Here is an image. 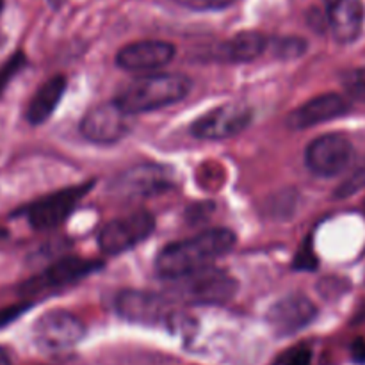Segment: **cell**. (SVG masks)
<instances>
[{
	"label": "cell",
	"instance_id": "2e32d148",
	"mask_svg": "<svg viewBox=\"0 0 365 365\" xmlns=\"http://www.w3.org/2000/svg\"><path fill=\"white\" fill-rule=\"evenodd\" d=\"M324 18L335 41L348 45L359 39L365 21L362 0H323Z\"/></svg>",
	"mask_w": 365,
	"mask_h": 365
},
{
	"label": "cell",
	"instance_id": "30bf717a",
	"mask_svg": "<svg viewBox=\"0 0 365 365\" xmlns=\"http://www.w3.org/2000/svg\"><path fill=\"white\" fill-rule=\"evenodd\" d=\"M93 187V182L88 184H78L73 187L61 189V191L53 192V195L45 196V198L38 200L32 205L27 207L25 216H27L29 225L36 230H50V228L59 227L61 223L70 217L75 207L78 205L86 192Z\"/></svg>",
	"mask_w": 365,
	"mask_h": 365
},
{
	"label": "cell",
	"instance_id": "ffe728a7",
	"mask_svg": "<svg viewBox=\"0 0 365 365\" xmlns=\"http://www.w3.org/2000/svg\"><path fill=\"white\" fill-rule=\"evenodd\" d=\"M27 64V57H25L24 52H14L6 63L0 66V95L4 93V89L9 86V82L20 73L21 70L25 68Z\"/></svg>",
	"mask_w": 365,
	"mask_h": 365
},
{
	"label": "cell",
	"instance_id": "9a60e30c",
	"mask_svg": "<svg viewBox=\"0 0 365 365\" xmlns=\"http://www.w3.org/2000/svg\"><path fill=\"white\" fill-rule=\"evenodd\" d=\"M175 46L160 39H145L123 46L116 56V64L127 71H157L170 64Z\"/></svg>",
	"mask_w": 365,
	"mask_h": 365
},
{
	"label": "cell",
	"instance_id": "7a4b0ae2",
	"mask_svg": "<svg viewBox=\"0 0 365 365\" xmlns=\"http://www.w3.org/2000/svg\"><path fill=\"white\" fill-rule=\"evenodd\" d=\"M192 89V81L182 73H150L125 86L116 103L127 114H143L182 102Z\"/></svg>",
	"mask_w": 365,
	"mask_h": 365
},
{
	"label": "cell",
	"instance_id": "277c9868",
	"mask_svg": "<svg viewBox=\"0 0 365 365\" xmlns=\"http://www.w3.org/2000/svg\"><path fill=\"white\" fill-rule=\"evenodd\" d=\"M84 323L68 310H50L43 314L32 328L34 344L46 355L70 351L84 339Z\"/></svg>",
	"mask_w": 365,
	"mask_h": 365
},
{
	"label": "cell",
	"instance_id": "83f0119b",
	"mask_svg": "<svg viewBox=\"0 0 365 365\" xmlns=\"http://www.w3.org/2000/svg\"><path fill=\"white\" fill-rule=\"evenodd\" d=\"M0 365H9V360H7V355L4 353V349H0Z\"/></svg>",
	"mask_w": 365,
	"mask_h": 365
},
{
	"label": "cell",
	"instance_id": "484cf974",
	"mask_svg": "<svg viewBox=\"0 0 365 365\" xmlns=\"http://www.w3.org/2000/svg\"><path fill=\"white\" fill-rule=\"evenodd\" d=\"M27 307L29 305H16V307H9V309L0 310V327H6V324H9L11 321L16 319L18 316H21Z\"/></svg>",
	"mask_w": 365,
	"mask_h": 365
},
{
	"label": "cell",
	"instance_id": "5b68a950",
	"mask_svg": "<svg viewBox=\"0 0 365 365\" xmlns=\"http://www.w3.org/2000/svg\"><path fill=\"white\" fill-rule=\"evenodd\" d=\"M253 109L245 102H228L207 110L192 121L191 134L205 141H223L235 138L250 127Z\"/></svg>",
	"mask_w": 365,
	"mask_h": 365
},
{
	"label": "cell",
	"instance_id": "e0dca14e",
	"mask_svg": "<svg viewBox=\"0 0 365 365\" xmlns=\"http://www.w3.org/2000/svg\"><path fill=\"white\" fill-rule=\"evenodd\" d=\"M269 45L266 36L257 31H245L237 32L230 39L221 43L216 50V57L223 63H252L259 59L264 53L266 46Z\"/></svg>",
	"mask_w": 365,
	"mask_h": 365
},
{
	"label": "cell",
	"instance_id": "4fadbf2b",
	"mask_svg": "<svg viewBox=\"0 0 365 365\" xmlns=\"http://www.w3.org/2000/svg\"><path fill=\"white\" fill-rule=\"evenodd\" d=\"M351 102L344 95L339 93H327V95L314 96L307 100L299 107H296L287 116V127L292 130H305L316 125L331 121L349 113Z\"/></svg>",
	"mask_w": 365,
	"mask_h": 365
},
{
	"label": "cell",
	"instance_id": "52a82bcc",
	"mask_svg": "<svg viewBox=\"0 0 365 365\" xmlns=\"http://www.w3.org/2000/svg\"><path fill=\"white\" fill-rule=\"evenodd\" d=\"M155 230V220L146 210L121 216L109 221L98 234V246L106 255H121L135 248Z\"/></svg>",
	"mask_w": 365,
	"mask_h": 365
},
{
	"label": "cell",
	"instance_id": "f1b7e54d",
	"mask_svg": "<svg viewBox=\"0 0 365 365\" xmlns=\"http://www.w3.org/2000/svg\"><path fill=\"white\" fill-rule=\"evenodd\" d=\"M48 2L52 4V7H59L61 4H64V2H66V0H48Z\"/></svg>",
	"mask_w": 365,
	"mask_h": 365
},
{
	"label": "cell",
	"instance_id": "6da1fadb",
	"mask_svg": "<svg viewBox=\"0 0 365 365\" xmlns=\"http://www.w3.org/2000/svg\"><path fill=\"white\" fill-rule=\"evenodd\" d=\"M235 234L228 228H212L185 241L164 246L155 259V271L164 280L185 277L209 267L235 246Z\"/></svg>",
	"mask_w": 365,
	"mask_h": 365
},
{
	"label": "cell",
	"instance_id": "d4e9b609",
	"mask_svg": "<svg viewBox=\"0 0 365 365\" xmlns=\"http://www.w3.org/2000/svg\"><path fill=\"white\" fill-rule=\"evenodd\" d=\"M184 6L191 7V9L198 11H209V9H223V7L230 6L234 0H180Z\"/></svg>",
	"mask_w": 365,
	"mask_h": 365
},
{
	"label": "cell",
	"instance_id": "8fae6325",
	"mask_svg": "<svg viewBox=\"0 0 365 365\" xmlns=\"http://www.w3.org/2000/svg\"><path fill=\"white\" fill-rule=\"evenodd\" d=\"M171 299L168 296L155 294L148 291H121L116 296V312L123 319L132 321L146 327H160L171 324L173 312H171Z\"/></svg>",
	"mask_w": 365,
	"mask_h": 365
},
{
	"label": "cell",
	"instance_id": "d6986e66",
	"mask_svg": "<svg viewBox=\"0 0 365 365\" xmlns=\"http://www.w3.org/2000/svg\"><path fill=\"white\" fill-rule=\"evenodd\" d=\"M365 187V153L353 164L348 177L335 189V198H349Z\"/></svg>",
	"mask_w": 365,
	"mask_h": 365
},
{
	"label": "cell",
	"instance_id": "603a6c76",
	"mask_svg": "<svg viewBox=\"0 0 365 365\" xmlns=\"http://www.w3.org/2000/svg\"><path fill=\"white\" fill-rule=\"evenodd\" d=\"M282 365H312V351L305 346L294 348L282 359Z\"/></svg>",
	"mask_w": 365,
	"mask_h": 365
},
{
	"label": "cell",
	"instance_id": "8992f818",
	"mask_svg": "<svg viewBox=\"0 0 365 365\" xmlns=\"http://www.w3.org/2000/svg\"><path fill=\"white\" fill-rule=\"evenodd\" d=\"M173 185V173L160 164H138L123 170L110 180L113 195L127 200L150 198L160 195Z\"/></svg>",
	"mask_w": 365,
	"mask_h": 365
},
{
	"label": "cell",
	"instance_id": "44dd1931",
	"mask_svg": "<svg viewBox=\"0 0 365 365\" xmlns=\"http://www.w3.org/2000/svg\"><path fill=\"white\" fill-rule=\"evenodd\" d=\"M307 50V41L302 38H282L274 41V53L282 59H296Z\"/></svg>",
	"mask_w": 365,
	"mask_h": 365
},
{
	"label": "cell",
	"instance_id": "7402d4cb",
	"mask_svg": "<svg viewBox=\"0 0 365 365\" xmlns=\"http://www.w3.org/2000/svg\"><path fill=\"white\" fill-rule=\"evenodd\" d=\"M342 82H344V88L349 93V96L365 102V66L344 73Z\"/></svg>",
	"mask_w": 365,
	"mask_h": 365
},
{
	"label": "cell",
	"instance_id": "cb8c5ba5",
	"mask_svg": "<svg viewBox=\"0 0 365 365\" xmlns=\"http://www.w3.org/2000/svg\"><path fill=\"white\" fill-rule=\"evenodd\" d=\"M296 269H316L317 260L314 257V250L310 246V241L299 250V253L296 255V262H294Z\"/></svg>",
	"mask_w": 365,
	"mask_h": 365
},
{
	"label": "cell",
	"instance_id": "5bb4252c",
	"mask_svg": "<svg viewBox=\"0 0 365 365\" xmlns=\"http://www.w3.org/2000/svg\"><path fill=\"white\" fill-rule=\"evenodd\" d=\"M102 267L100 260L78 259V257H66V259L57 260L53 266L43 271L41 274L34 277L24 285V291L29 294H34L39 291H48V289H59L64 285L77 284L82 278L89 277L91 273Z\"/></svg>",
	"mask_w": 365,
	"mask_h": 365
},
{
	"label": "cell",
	"instance_id": "f546056e",
	"mask_svg": "<svg viewBox=\"0 0 365 365\" xmlns=\"http://www.w3.org/2000/svg\"><path fill=\"white\" fill-rule=\"evenodd\" d=\"M2 6H4V0H0V11H2Z\"/></svg>",
	"mask_w": 365,
	"mask_h": 365
},
{
	"label": "cell",
	"instance_id": "9c48e42d",
	"mask_svg": "<svg viewBox=\"0 0 365 365\" xmlns=\"http://www.w3.org/2000/svg\"><path fill=\"white\" fill-rule=\"evenodd\" d=\"M353 160V145L344 134L330 132L314 139L305 150V164L317 177H337Z\"/></svg>",
	"mask_w": 365,
	"mask_h": 365
},
{
	"label": "cell",
	"instance_id": "ac0fdd59",
	"mask_svg": "<svg viewBox=\"0 0 365 365\" xmlns=\"http://www.w3.org/2000/svg\"><path fill=\"white\" fill-rule=\"evenodd\" d=\"M66 77L64 75H53L43 86H39L38 91L32 95L31 102H29L27 110H25V118L31 125H43L53 110L59 106L61 98H63L64 91H66Z\"/></svg>",
	"mask_w": 365,
	"mask_h": 365
},
{
	"label": "cell",
	"instance_id": "3957f363",
	"mask_svg": "<svg viewBox=\"0 0 365 365\" xmlns=\"http://www.w3.org/2000/svg\"><path fill=\"white\" fill-rule=\"evenodd\" d=\"M168 282V298L187 305H220L237 291V280L227 271L212 266Z\"/></svg>",
	"mask_w": 365,
	"mask_h": 365
},
{
	"label": "cell",
	"instance_id": "7c38bea8",
	"mask_svg": "<svg viewBox=\"0 0 365 365\" xmlns=\"http://www.w3.org/2000/svg\"><path fill=\"white\" fill-rule=\"evenodd\" d=\"M317 316V309L307 296L289 294L267 310V324L278 337H291L305 330Z\"/></svg>",
	"mask_w": 365,
	"mask_h": 365
},
{
	"label": "cell",
	"instance_id": "ba28073f",
	"mask_svg": "<svg viewBox=\"0 0 365 365\" xmlns=\"http://www.w3.org/2000/svg\"><path fill=\"white\" fill-rule=\"evenodd\" d=\"M128 116L130 114L125 113L118 106L116 100L98 103L84 114L81 125H78V130L86 141L93 143V145L109 146L120 143L128 134L130 130Z\"/></svg>",
	"mask_w": 365,
	"mask_h": 365
},
{
	"label": "cell",
	"instance_id": "4316f807",
	"mask_svg": "<svg viewBox=\"0 0 365 365\" xmlns=\"http://www.w3.org/2000/svg\"><path fill=\"white\" fill-rule=\"evenodd\" d=\"M353 355L356 360H365V344H356L353 348Z\"/></svg>",
	"mask_w": 365,
	"mask_h": 365
}]
</instances>
